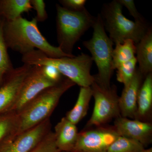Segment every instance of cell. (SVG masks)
I'll return each instance as SVG.
<instances>
[{"label": "cell", "instance_id": "obj_1", "mask_svg": "<svg viewBox=\"0 0 152 152\" xmlns=\"http://www.w3.org/2000/svg\"><path fill=\"white\" fill-rule=\"evenodd\" d=\"M35 18L28 20L20 17L12 21L5 20L4 35L8 48L26 54L34 50H39L50 58L71 56L63 52L58 47L49 43L41 34Z\"/></svg>", "mask_w": 152, "mask_h": 152}, {"label": "cell", "instance_id": "obj_2", "mask_svg": "<svg viewBox=\"0 0 152 152\" xmlns=\"http://www.w3.org/2000/svg\"><path fill=\"white\" fill-rule=\"evenodd\" d=\"M75 85L66 77L40 93L17 113L13 130L5 139L14 138L49 118L62 96Z\"/></svg>", "mask_w": 152, "mask_h": 152}, {"label": "cell", "instance_id": "obj_3", "mask_svg": "<svg viewBox=\"0 0 152 152\" xmlns=\"http://www.w3.org/2000/svg\"><path fill=\"white\" fill-rule=\"evenodd\" d=\"M23 64L30 66H50L56 68L60 73L80 87L91 86L95 82L91 69L93 63L91 57L82 53L74 57L50 58L41 51L34 50L23 55Z\"/></svg>", "mask_w": 152, "mask_h": 152}, {"label": "cell", "instance_id": "obj_4", "mask_svg": "<svg viewBox=\"0 0 152 152\" xmlns=\"http://www.w3.org/2000/svg\"><path fill=\"white\" fill-rule=\"evenodd\" d=\"M123 6L114 0L103 5L100 14L106 31L115 45L122 44L127 40L136 44L146 34L150 26L147 23L133 21L124 16Z\"/></svg>", "mask_w": 152, "mask_h": 152}, {"label": "cell", "instance_id": "obj_5", "mask_svg": "<svg viewBox=\"0 0 152 152\" xmlns=\"http://www.w3.org/2000/svg\"><path fill=\"white\" fill-rule=\"evenodd\" d=\"M57 40L59 48L66 54L75 56L74 47L82 36L92 27L96 17L85 8L80 12H73L56 4Z\"/></svg>", "mask_w": 152, "mask_h": 152}, {"label": "cell", "instance_id": "obj_6", "mask_svg": "<svg viewBox=\"0 0 152 152\" xmlns=\"http://www.w3.org/2000/svg\"><path fill=\"white\" fill-rule=\"evenodd\" d=\"M93 35L83 45L91 54L93 61L97 67L98 73L94 75L95 82L101 87L108 88L111 86L113 73L112 55L113 42L106 33L100 14L96 17L93 25Z\"/></svg>", "mask_w": 152, "mask_h": 152}, {"label": "cell", "instance_id": "obj_7", "mask_svg": "<svg viewBox=\"0 0 152 152\" xmlns=\"http://www.w3.org/2000/svg\"><path fill=\"white\" fill-rule=\"evenodd\" d=\"M91 87L94 99V107L84 129L107 125L121 116L119 107V96L115 85H111L110 88H105L94 82Z\"/></svg>", "mask_w": 152, "mask_h": 152}, {"label": "cell", "instance_id": "obj_8", "mask_svg": "<svg viewBox=\"0 0 152 152\" xmlns=\"http://www.w3.org/2000/svg\"><path fill=\"white\" fill-rule=\"evenodd\" d=\"M113 126L84 129L78 133L77 139L71 152H107L119 136Z\"/></svg>", "mask_w": 152, "mask_h": 152}, {"label": "cell", "instance_id": "obj_9", "mask_svg": "<svg viewBox=\"0 0 152 152\" xmlns=\"http://www.w3.org/2000/svg\"><path fill=\"white\" fill-rule=\"evenodd\" d=\"M57 84L47 77L43 66H32L23 82L16 101L9 112L18 113L40 93Z\"/></svg>", "mask_w": 152, "mask_h": 152}, {"label": "cell", "instance_id": "obj_10", "mask_svg": "<svg viewBox=\"0 0 152 152\" xmlns=\"http://www.w3.org/2000/svg\"><path fill=\"white\" fill-rule=\"evenodd\" d=\"M50 118L13 139L0 143V152H29L52 130Z\"/></svg>", "mask_w": 152, "mask_h": 152}, {"label": "cell", "instance_id": "obj_11", "mask_svg": "<svg viewBox=\"0 0 152 152\" xmlns=\"http://www.w3.org/2000/svg\"><path fill=\"white\" fill-rule=\"evenodd\" d=\"M32 67L23 64L14 69L0 86V115L10 111L16 101L23 82Z\"/></svg>", "mask_w": 152, "mask_h": 152}, {"label": "cell", "instance_id": "obj_12", "mask_svg": "<svg viewBox=\"0 0 152 152\" xmlns=\"http://www.w3.org/2000/svg\"><path fill=\"white\" fill-rule=\"evenodd\" d=\"M114 127L120 136L139 142L146 147L152 142V123L119 117Z\"/></svg>", "mask_w": 152, "mask_h": 152}, {"label": "cell", "instance_id": "obj_13", "mask_svg": "<svg viewBox=\"0 0 152 152\" xmlns=\"http://www.w3.org/2000/svg\"><path fill=\"white\" fill-rule=\"evenodd\" d=\"M145 77L137 67L132 80L124 85L121 96L119 98V107L121 116L135 119L137 108V98L139 91Z\"/></svg>", "mask_w": 152, "mask_h": 152}, {"label": "cell", "instance_id": "obj_14", "mask_svg": "<svg viewBox=\"0 0 152 152\" xmlns=\"http://www.w3.org/2000/svg\"><path fill=\"white\" fill-rule=\"evenodd\" d=\"M56 144L61 152H71L77 139L78 132L76 125L63 117L54 128Z\"/></svg>", "mask_w": 152, "mask_h": 152}, {"label": "cell", "instance_id": "obj_15", "mask_svg": "<svg viewBox=\"0 0 152 152\" xmlns=\"http://www.w3.org/2000/svg\"><path fill=\"white\" fill-rule=\"evenodd\" d=\"M135 119L152 123V73L145 77L139 91Z\"/></svg>", "mask_w": 152, "mask_h": 152}, {"label": "cell", "instance_id": "obj_16", "mask_svg": "<svg viewBox=\"0 0 152 152\" xmlns=\"http://www.w3.org/2000/svg\"><path fill=\"white\" fill-rule=\"evenodd\" d=\"M135 57L140 72L145 78L152 73V28L150 26L146 34L136 45Z\"/></svg>", "mask_w": 152, "mask_h": 152}, {"label": "cell", "instance_id": "obj_17", "mask_svg": "<svg viewBox=\"0 0 152 152\" xmlns=\"http://www.w3.org/2000/svg\"><path fill=\"white\" fill-rule=\"evenodd\" d=\"M92 97L91 86L80 87L77 102L73 107L66 113V118L74 124H78L86 115Z\"/></svg>", "mask_w": 152, "mask_h": 152}, {"label": "cell", "instance_id": "obj_18", "mask_svg": "<svg viewBox=\"0 0 152 152\" xmlns=\"http://www.w3.org/2000/svg\"><path fill=\"white\" fill-rule=\"evenodd\" d=\"M32 9L30 0H0V17L6 21L15 20Z\"/></svg>", "mask_w": 152, "mask_h": 152}, {"label": "cell", "instance_id": "obj_19", "mask_svg": "<svg viewBox=\"0 0 152 152\" xmlns=\"http://www.w3.org/2000/svg\"><path fill=\"white\" fill-rule=\"evenodd\" d=\"M136 45L132 40H127L122 44H118L113 49L112 55L113 70L122 64L135 58Z\"/></svg>", "mask_w": 152, "mask_h": 152}, {"label": "cell", "instance_id": "obj_20", "mask_svg": "<svg viewBox=\"0 0 152 152\" xmlns=\"http://www.w3.org/2000/svg\"><path fill=\"white\" fill-rule=\"evenodd\" d=\"M5 20L0 17V86L2 84L6 77L14 68L8 53L4 35V26Z\"/></svg>", "mask_w": 152, "mask_h": 152}, {"label": "cell", "instance_id": "obj_21", "mask_svg": "<svg viewBox=\"0 0 152 152\" xmlns=\"http://www.w3.org/2000/svg\"><path fill=\"white\" fill-rule=\"evenodd\" d=\"M145 148L137 141L119 136L109 147L107 152H142L145 149Z\"/></svg>", "mask_w": 152, "mask_h": 152}, {"label": "cell", "instance_id": "obj_22", "mask_svg": "<svg viewBox=\"0 0 152 152\" xmlns=\"http://www.w3.org/2000/svg\"><path fill=\"white\" fill-rule=\"evenodd\" d=\"M137 59H132L120 65L117 68V81L124 85L127 84L132 80L137 70Z\"/></svg>", "mask_w": 152, "mask_h": 152}, {"label": "cell", "instance_id": "obj_23", "mask_svg": "<svg viewBox=\"0 0 152 152\" xmlns=\"http://www.w3.org/2000/svg\"><path fill=\"white\" fill-rule=\"evenodd\" d=\"M17 113L8 112L0 115V143L13 130L16 123Z\"/></svg>", "mask_w": 152, "mask_h": 152}, {"label": "cell", "instance_id": "obj_24", "mask_svg": "<svg viewBox=\"0 0 152 152\" xmlns=\"http://www.w3.org/2000/svg\"><path fill=\"white\" fill-rule=\"evenodd\" d=\"M29 152H61L56 144L54 132H49Z\"/></svg>", "mask_w": 152, "mask_h": 152}, {"label": "cell", "instance_id": "obj_25", "mask_svg": "<svg viewBox=\"0 0 152 152\" xmlns=\"http://www.w3.org/2000/svg\"><path fill=\"white\" fill-rule=\"evenodd\" d=\"M31 5L37 12L35 17L38 22L45 21L48 18L45 3L43 0H30Z\"/></svg>", "mask_w": 152, "mask_h": 152}, {"label": "cell", "instance_id": "obj_26", "mask_svg": "<svg viewBox=\"0 0 152 152\" xmlns=\"http://www.w3.org/2000/svg\"><path fill=\"white\" fill-rule=\"evenodd\" d=\"M118 2L126 8L130 14L134 19V21L139 23H147L143 16L139 13L136 8L134 1L133 0H118Z\"/></svg>", "mask_w": 152, "mask_h": 152}, {"label": "cell", "instance_id": "obj_27", "mask_svg": "<svg viewBox=\"0 0 152 152\" xmlns=\"http://www.w3.org/2000/svg\"><path fill=\"white\" fill-rule=\"evenodd\" d=\"M86 0H60V5L64 8L73 12H80L84 10Z\"/></svg>", "mask_w": 152, "mask_h": 152}, {"label": "cell", "instance_id": "obj_28", "mask_svg": "<svg viewBox=\"0 0 152 152\" xmlns=\"http://www.w3.org/2000/svg\"><path fill=\"white\" fill-rule=\"evenodd\" d=\"M142 152H152V148H150L149 149H145Z\"/></svg>", "mask_w": 152, "mask_h": 152}]
</instances>
